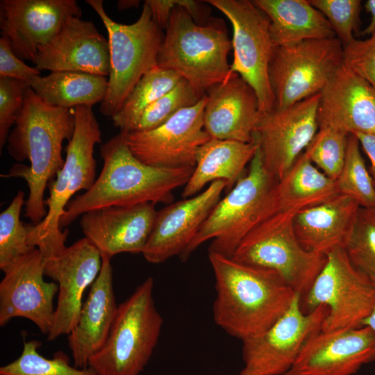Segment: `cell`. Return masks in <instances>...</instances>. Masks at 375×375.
Instances as JSON below:
<instances>
[{
    "mask_svg": "<svg viewBox=\"0 0 375 375\" xmlns=\"http://www.w3.org/2000/svg\"><path fill=\"white\" fill-rule=\"evenodd\" d=\"M75 128L74 108L52 106L42 99L28 85L23 108L7 140L10 156L27 166L17 163L3 178H21L29 192L25 202L24 216L34 225L45 217L44 192L62 168V143L72 138Z\"/></svg>",
    "mask_w": 375,
    "mask_h": 375,
    "instance_id": "obj_1",
    "label": "cell"
},
{
    "mask_svg": "<svg viewBox=\"0 0 375 375\" xmlns=\"http://www.w3.org/2000/svg\"><path fill=\"white\" fill-rule=\"evenodd\" d=\"M208 258L215 278V323L241 340L261 334L288 309L295 292L275 272L215 252Z\"/></svg>",
    "mask_w": 375,
    "mask_h": 375,
    "instance_id": "obj_2",
    "label": "cell"
},
{
    "mask_svg": "<svg viewBox=\"0 0 375 375\" xmlns=\"http://www.w3.org/2000/svg\"><path fill=\"white\" fill-rule=\"evenodd\" d=\"M102 169L92 186L71 200L60 221L62 229L83 214L110 206L144 203H171L173 192L185 185L194 169H167L147 165L131 151L124 132L101 147Z\"/></svg>",
    "mask_w": 375,
    "mask_h": 375,
    "instance_id": "obj_3",
    "label": "cell"
},
{
    "mask_svg": "<svg viewBox=\"0 0 375 375\" xmlns=\"http://www.w3.org/2000/svg\"><path fill=\"white\" fill-rule=\"evenodd\" d=\"M204 3L177 0L157 58L159 67L172 70L187 81L201 99L230 74L228 55L233 49L220 19L199 24Z\"/></svg>",
    "mask_w": 375,
    "mask_h": 375,
    "instance_id": "obj_4",
    "label": "cell"
},
{
    "mask_svg": "<svg viewBox=\"0 0 375 375\" xmlns=\"http://www.w3.org/2000/svg\"><path fill=\"white\" fill-rule=\"evenodd\" d=\"M246 175L220 199L187 249L186 260L201 244L212 239L208 251L231 257L242 239L257 225L276 213L274 188L277 180L265 167L258 149Z\"/></svg>",
    "mask_w": 375,
    "mask_h": 375,
    "instance_id": "obj_5",
    "label": "cell"
},
{
    "mask_svg": "<svg viewBox=\"0 0 375 375\" xmlns=\"http://www.w3.org/2000/svg\"><path fill=\"white\" fill-rule=\"evenodd\" d=\"M74 113L75 128L68 141L63 167L48 185L47 215L38 224L30 226L29 244L39 249L44 260L66 248L68 232L62 231L59 225L65 208L76 192L88 191L96 181L94 148L101 142L99 124L91 107L77 106Z\"/></svg>",
    "mask_w": 375,
    "mask_h": 375,
    "instance_id": "obj_6",
    "label": "cell"
},
{
    "mask_svg": "<svg viewBox=\"0 0 375 375\" xmlns=\"http://www.w3.org/2000/svg\"><path fill=\"white\" fill-rule=\"evenodd\" d=\"M153 286V278H147L118 306L104 345L89 360L97 375H139L147 365L163 323Z\"/></svg>",
    "mask_w": 375,
    "mask_h": 375,
    "instance_id": "obj_7",
    "label": "cell"
},
{
    "mask_svg": "<svg viewBox=\"0 0 375 375\" xmlns=\"http://www.w3.org/2000/svg\"><path fill=\"white\" fill-rule=\"evenodd\" d=\"M86 2L99 15L108 35L110 72L107 93L101 103L100 111L112 118L142 76L158 66L157 58L164 35L145 3L136 22L123 24L108 16L102 0Z\"/></svg>",
    "mask_w": 375,
    "mask_h": 375,
    "instance_id": "obj_8",
    "label": "cell"
},
{
    "mask_svg": "<svg viewBox=\"0 0 375 375\" xmlns=\"http://www.w3.org/2000/svg\"><path fill=\"white\" fill-rule=\"evenodd\" d=\"M294 214L276 213L253 228L240 242L232 258L242 263L276 272L301 297L326 261V256L301 244Z\"/></svg>",
    "mask_w": 375,
    "mask_h": 375,
    "instance_id": "obj_9",
    "label": "cell"
},
{
    "mask_svg": "<svg viewBox=\"0 0 375 375\" xmlns=\"http://www.w3.org/2000/svg\"><path fill=\"white\" fill-rule=\"evenodd\" d=\"M326 256L325 265L301 297L302 310L308 312L320 306L327 308L322 331L362 326L375 306V285L352 265L344 248Z\"/></svg>",
    "mask_w": 375,
    "mask_h": 375,
    "instance_id": "obj_10",
    "label": "cell"
},
{
    "mask_svg": "<svg viewBox=\"0 0 375 375\" xmlns=\"http://www.w3.org/2000/svg\"><path fill=\"white\" fill-rule=\"evenodd\" d=\"M343 44L336 37L275 47L269 65L274 109H285L319 94L343 63Z\"/></svg>",
    "mask_w": 375,
    "mask_h": 375,
    "instance_id": "obj_11",
    "label": "cell"
},
{
    "mask_svg": "<svg viewBox=\"0 0 375 375\" xmlns=\"http://www.w3.org/2000/svg\"><path fill=\"white\" fill-rule=\"evenodd\" d=\"M233 26V61L230 73L240 75L257 94L261 115L275 108L269 65L275 46L266 14L249 0H208Z\"/></svg>",
    "mask_w": 375,
    "mask_h": 375,
    "instance_id": "obj_12",
    "label": "cell"
},
{
    "mask_svg": "<svg viewBox=\"0 0 375 375\" xmlns=\"http://www.w3.org/2000/svg\"><path fill=\"white\" fill-rule=\"evenodd\" d=\"M296 293L286 312L260 335L242 340L244 367L238 375H284L303 346L322 329L328 314L325 306L305 312Z\"/></svg>",
    "mask_w": 375,
    "mask_h": 375,
    "instance_id": "obj_13",
    "label": "cell"
},
{
    "mask_svg": "<svg viewBox=\"0 0 375 375\" xmlns=\"http://www.w3.org/2000/svg\"><path fill=\"white\" fill-rule=\"evenodd\" d=\"M206 94L166 122L142 132H124L132 153L143 163L167 169H194L199 148L211 139L204 129Z\"/></svg>",
    "mask_w": 375,
    "mask_h": 375,
    "instance_id": "obj_14",
    "label": "cell"
},
{
    "mask_svg": "<svg viewBox=\"0 0 375 375\" xmlns=\"http://www.w3.org/2000/svg\"><path fill=\"white\" fill-rule=\"evenodd\" d=\"M319 96L315 94L261 116L253 140L265 167L277 181L288 172L317 133Z\"/></svg>",
    "mask_w": 375,
    "mask_h": 375,
    "instance_id": "obj_15",
    "label": "cell"
},
{
    "mask_svg": "<svg viewBox=\"0 0 375 375\" xmlns=\"http://www.w3.org/2000/svg\"><path fill=\"white\" fill-rule=\"evenodd\" d=\"M44 259L35 248L14 263L0 282V326L15 317L32 322L44 335L50 333L58 292L56 283L44 279Z\"/></svg>",
    "mask_w": 375,
    "mask_h": 375,
    "instance_id": "obj_16",
    "label": "cell"
},
{
    "mask_svg": "<svg viewBox=\"0 0 375 375\" xmlns=\"http://www.w3.org/2000/svg\"><path fill=\"white\" fill-rule=\"evenodd\" d=\"M100 251L86 238L78 240L59 254L44 260V276L57 282L58 300L48 340L69 335L78 323L84 291L99 274Z\"/></svg>",
    "mask_w": 375,
    "mask_h": 375,
    "instance_id": "obj_17",
    "label": "cell"
},
{
    "mask_svg": "<svg viewBox=\"0 0 375 375\" xmlns=\"http://www.w3.org/2000/svg\"><path fill=\"white\" fill-rule=\"evenodd\" d=\"M81 15L75 0H1V34L19 58L33 62L69 17Z\"/></svg>",
    "mask_w": 375,
    "mask_h": 375,
    "instance_id": "obj_18",
    "label": "cell"
},
{
    "mask_svg": "<svg viewBox=\"0 0 375 375\" xmlns=\"http://www.w3.org/2000/svg\"><path fill=\"white\" fill-rule=\"evenodd\" d=\"M375 360V333L368 326L311 335L284 375H353Z\"/></svg>",
    "mask_w": 375,
    "mask_h": 375,
    "instance_id": "obj_19",
    "label": "cell"
},
{
    "mask_svg": "<svg viewBox=\"0 0 375 375\" xmlns=\"http://www.w3.org/2000/svg\"><path fill=\"white\" fill-rule=\"evenodd\" d=\"M226 188L224 181H214L194 197L171 203L157 211L152 231L142 255L153 264L162 263L174 256H181Z\"/></svg>",
    "mask_w": 375,
    "mask_h": 375,
    "instance_id": "obj_20",
    "label": "cell"
},
{
    "mask_svg": "<svg viewBox=\"0 0 375 375\" xmlns=\"http://www.w3.org/2000/svg\"><path fill=\"white\" fill-rule=\"evenodd\" d=\"M319 94V128L375 133V88L344 62Z\"/></svg>",
    "mask_w": 375,
    "mask_h": 375,
    "instance_id": "obj_21",
    "label": "cell"
},
{
    "mask_svg": "<svg viewBox=\"0 0 375 375\" xmlns=\"http://www.w3.org/2000/svg\"><path fill=\"white\" fill-rule=\"evenodd\" d=\"M33 62L39 71L107 76L110 72L108 42L93 22L71 16L58 33L39 51Z\"/></svg>",
    "mask_w": 375,
    "mask_h": 375,
    "instance_id": "obj_22",
    "label": "cell"
},
{
    "mask_svg": "<svg viewBox=\"0 0 375 375\" xmlns=\"http://www.w3.org/2000/svg\"><path fill=\"white\" fill-rule=\"evenodd\" d=\"M156 213L151 203L105 207L83 214L80 225L101 255L111 258L125 252L142 254Z\"/></svg>",
    "mask_w": 375,
    "mask_h": 375,
    "instance_id": "obj_23",
    "label": "cell"
},
{
    "mask_svg": "<svg viewBox=\"0 0 375 375\" xmlns=\"http://www.w3.org/2000/svg\"><path fill=\"white\" fill-rule=\"evenodd\" d=\"M203 112L204 129L211 138L253 141L262 116L254 90L238 74L230 73L208 90Z\"/></svg>",
    "mask_w": 375,
    "mask_h": 375,
    "instance_id": "obj_24",
    "label": "cell"
},
{
    "mask_svg": "<svg viewBox=\"0 0 375 375\" xmlns=\"http://www.w3.org/2000/svg\"><path fill=\"white\" fill-rule=\"evenodd\" d=\"M101 258L99 274L90 285L77 324L68 335V347L77 368H88L90 359L103 347L117 312L110 258L105 255Z\"/></svg>",
    "mask_w": 375,
    "mask_h": 375,
    "instance_id": "obj_25",
    "label": "cell"
},
{
    "mask_svg": "<svg viewBox=\"0 0 375 375\" xmlns=\"http://www.w3.org/2000/svg\"><path fill=\"white\" fill-rule=\"evenodd\" d=\"M360 206L350 197L339 194L319 205L296 213L295 233L304 248L326 255L344 248Z\"/></svg>",
    "mask_w": 375,
    "mask_h": 375,
    "instance_id": "obj_26",
    "label": "cell"
},
{
    "mask_svg": "<svg viewBox=\"0 0 375 375\" xmlns=\"http://www.w3.org/2000/svg\"><path fill=\"white\" fill-rule=\"evenodd\" d=\"M258 144L211 138L199 149L196 165L183 191V199L199 194L210 183L223 181L230 191L242 178L252 160Z\"/></svg>",
    "mask_w": 375,
    "mask_h": 375,
    "instance_id": "obj_27",
    "label": "cell"
},
{
    "mask_svg": "<svg viewBox=\"0 0 375 375\" xmlns=\"http://www.w3.org/2000/svg\"><path fill=\"white\" fill-rule=\"evenodd\" d=\"M268 17L275 47L335 37L326 17L307 0H254Z\"/></svg>",
    "mask_w": 375,
    "mask_h": 375,
    "instance_id": "obj_28",
    "label": "cell"
},
{
    "mask_svg": "<svg viewBox=\"0 0 375 375\" xmlns=\"http://www.w3.org/2000/svg\"><path fill=\"white\" fill-rule=\"evenodd\" d=\"M336 181L319 170L303 153L274 188L278 212L296 213L339 194Z\"/></svg>",
    "mask_w": 375,
    "mask_h": 375,
    "instance_id": "obj_29",
    "label": "cell"
},
{
    "mask_svg": "<svg viewBox=\"0 0 375 375\" xmlns=\"http://www.w3.org/2000/svg\"><path fill=\"white\" fill-rule=\"evenodd\" d=\"M27 85L45 102L64 108L92 107L104 99L106 76L77 72H53L35 76Z\"/></svg>",
    "mask_w": 375,
    "mask_h": 375,
    "instance_id": "obj_30",
    "label": "cell"
},
{
    "mask_svg": "<svg viewBox=\"0 0 375 375\" xmlns=\"http://www.w3.org/2000/svg\"><path fill=\"white\" fill-rule=\"evenodd\" d=\"M182 78L175 72L156 66L145 73L111 119L121 131L128 132L147 107L172 90Z\"/></svg>",
    "mask_w": 375,
    "mask_h": 375,
    "instance_id": "obj_31",
    "label": "cell"
},
{
    "mask_svg": "<svg viewBox=\"0 0 375 375\" xmlns=\"http://www.w3.org/2000/svg\"><path fill=\"white\" fill-rule=\"evenodd\" d=\"M335 181L340 194L350 197L362 208H375V184L353 134L349 135L344 163Z\"/></svg>",
    "mask_w": 375,
    "mask_h": 375,
    "instance_id": "obj_32",
    "label": "cell"
},
{
    "mask_svg": "<svg viewBox=\"0 0 375 375\" xmlns=\"http://www.w3.org/2000/svg\"><path fill=\"white\" fill-rule=\"evenodd\" d=\"M25 202L24 192L19 191L0 214V269L3 272L35 249L28 242L31 224L20 219Z\"/></svg>",
    "mask_w": 375,
    "mask_h": 375,
    "instance_id": "obj_33",
    "label": "cell"
},
{
    "mask_svg": "<svg viewBox=\"0 0 375 375\" xmlns=\"http://www.w3.org/2000/svg\"><path fill=\"white\" fill-rule=\"evenodd\" d=\"M42 344L35 340H24L19 357L1 366L0 375H97L89 367L70 365L68 356L61 351L46 358L38 352Z\"/></svg>",
    "mask_w": 375,
    "mask_h": 375,
    "instance_id": "obj_34",
    "label": "cell"
},
{
    "mask_svg": "<svg viewBox=\"0 0 375 375\" xmlns=\"http://www.w3.org/2000/svg\"><path fill=\"white\" fill-rule=\"evenodd\" d=\"M344 249L352 265L375 285V208H359Z\"/></svg>",
    "mask_w": 375,
    "mask_h": 375,
    "instance_id": "obj_35",
    "label": "cell"
},
{
    "mask_svg": "<svg viewBox=\"0 0 375 375\" xmlns=\"http://www.w3.org/2000/svg\"><path fill=\"white\" fill-rule=\"evenodd\" d=\"M199 100L190 83L181 78L176 87L147 107L128 132H142L157 128L181 110L195 105Z\"/></svg>",
    "mask_w": 375,
    "mask_h": 375,
    "instance_id": "obj_36",
    "label": "cell"
},
{
    "mask_svg": "<svg viewBox=\"0 0 375 375\" xmlns=\"http://www.w3.org/2000/svg\"><path fill=\"white\" fill-rule=\"evenodd\" d=\"M349 135L319 128L303 153L319 170L336 180L344 163Z\"/></svg>",
    "mask_w": 375,
    "mask_h": 375,
    "instance_id": "obj_37",
    "label": "cell"
},
{
    "mask_svg": "<svg viewBox=\"0 0 375 375\" xmlns=\"http://www.w3.org/2000/svg\"><path fill=\"white\" fill-rule=\"evenodd\" d=\"M310 3L326 17L335 37L343 47L355 38L358 31L361 10L360 0H309Z\"/></svg>",
    "mask_w": 375,
    "mask_h": 375,
    "instance_id": "obj_38",
    "label": "cell"
},
{
    "mask_svg": "<svg viewBox=\"0 0 375 375\" xmlns=\"http://www.w3.org/2000/svg\"><path fill=\"white\" fill-rule=\"evenodd\" d=\"M26 82L11 78L0 77V150L6 144L10 128L22 110Z\"/></svg>",
    "mask_w": 375,
    "mask_h": 375,
    "instance_id": "obj_39",
    "label": "cell"
},
{
    "mask_svg": "<svg viewBox=\"0 0 375 375\" xmlns=\"http://www.w3.org/2000/svg\"><path fill=\"white\" fill-rule=\"evenodd\" d=\"M343 47L344 63L375 88V30L367 38H355Z\"/></svg>",
    "mask_w": 375,
    "mask_h": 375,
    "instance_id": "obj_40",
    "label": "cell"
},
{
    "mask_svg": "<svg viewBox=\"0 0 375 375\" xmlns=\"http://www.w3.org/2000/svg\"><path fill=\"white\" fill-rule=\"evenodd\" d=\"M38 75H40V71L25 64L23 60L15 53L9 40L1 36L0 77L15 78L27 83Z\"/></svg>",
    "mask_w": 375,
    "mask_h": 375,
    "instance_id": "obj_41",
    "label": "cell"
},
{
    "mask_svg": "<svg viewBox=\"0 0 375 375\" xmlns=\"http://www.w3.org/2000/svg\"><path fill=\"white\" fill-rule=\"evenodd\" d=\"M176 2L177 0H146L144 3L149 7L156 24L165 29Z\"/></svg>",
    "mask_w": 375,
    "mask_h": 375,
    "instance_id": "obj_42",
    "label": "cell"
},
{
    "mask_svg": "<svg viewBox=\"0 0 375 375\" xmlns=\"http://www.w3.org/2000/svg\"><path fill=\"white\" fill-rule=\"evenodd\" d=\"M353 135L358 139L360 145L369 159L371 175L375 184V133H356Z\"/></svg>",
    "mask_w": 375,
    "mask_h": 375,
    "instance_id": "obj_43",
    "label": "cell"
},
{
    "mask_svg": "<svg viewBox=\"0 0 375 375\" xmlns=\"http://www.w3.org/2000/svg\"><path fill=\"white\" fill-rule=\"evenodd\" d=\"M364 7L366 11L369 13L371 18L368 26L360 32L361 35H370L375 30V0H367Z\"/></svg>",
    "mask_w": 375,
    "mask_h": 375,
    "instance_id": "obj_44",
    "label": "cell"
},
{
    "mask_svg": "<svg viewBox=\"0 0 375 375\" xmlns=\"http://www.w3.org/2000/svg\"><path fill=\"white\" fill-rule=\"evenodd\" d=\"M139 1L135 0H121L117 2V8L119 10H123L133 7H138Z\"/></svg>",
    "mask_w": 375,
    "mask_h": 375,
    "instance_id": "obj_45",
    "label": "cell"
},
{
    "mask_svg": "<svg viewBox=\"0 0 375 375\" xmlns=\"http://www.w3.org/2000/svg\"><path fill=\"white\" fill-rule=\"evenodd\" d=\"M362 326L369 327L375 333V306L369 316L363 322Z\"/></svg>",
    "mask_w": 375,
    "mask_h": 375,
    "instance_id": "obj_46",
    "label": "cell"
}]
</instances>
